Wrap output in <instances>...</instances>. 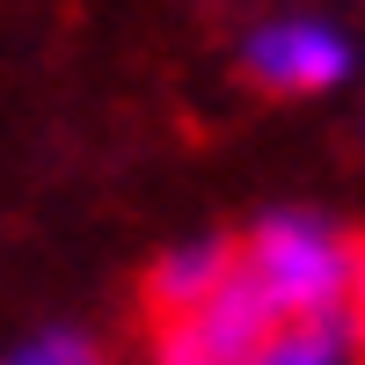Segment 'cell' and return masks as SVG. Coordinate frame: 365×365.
Returning a JSON list of instances; mask_svg holds the SVG:
<instances>
[{"mask_svg": "<svg viewBox=\"0 0 365 365\" xmlns=\"http://www.w3.org/2000/svg\"><path fill=\"white\" fill-rule=\"evenodd\" d=\"M249 365H351V344L336 322H314V329H278Z\"/></svg>", "mask_w": 365, "mask_h": 365, "instance_id": "cell-5", "label": "cell"}, {"mask_svg": "<svg viewBox=\"0 0 365 365\" xmlns=\"http://www.w3.org/2000/svg\"><path fill=\"white\" fill-rule=\"evenodd\" d=\"M351 314H358V329H365V256H358V270H351Z\"/></svg>", "mask_w": 365, "mask_h": 365, "instance_id": "cell-7", "label": "cell"}, {"mask_svg": "<svg viewBox=\"0 0 365 365\" xmlns=\"http://www.w3.org/2000/svg\"><path fill=\"white\" fill-rule=\"evenodd\" d=\"M0 365H110V358L88 329H37V336L0 351Z\"/></svg>", "mask_w": 365, "mask_h": 365, "instance_id": "cell-6", "label": "cell"}, {"mask_svg": "<svg viewBox=\"0 0 365 365\" xmlns=\"http://www.w3.org/2000/svg\"><path fill=\"white\" fill-rule=\"evenodd\" d=\"M241 73L278 96H322L358 73V44L322 15H270L241 37Z\"/></svg>", "mask_w": 365, "mask_h": 365, "instance_id": "cell-2", "label": "cell"}, {"mask_svg": "<svg viewBox=\"0 0 365 365\" xmlns=\"http://www.w3.org/2000/svg\"><path fill=\"white\" fill-rule=\"evenodd\" d=\"M351 270L358 249L322 220V212H270L234 241V278L263 299V314L278 329H314L351 307Z\"/></svg>", "mask_w": 365, "mask_h": 365, "instance_id": "cell-1", "label": "cell"}, {"mask_svg": "<svg viewBox=\"0 0 365 365\" xmlns=\"http://www.w3.org/2000/svg\"><path fill=\"white\" fill-rule=\"evenodd\" d=\"M227 278H234V241L197 234V241H175V249H161V263L146 270V292H154V307L175 322V314L205 307V299L220 292Z\"/></svg>", "mask_w": 365, "mask_h": 365, "instance_id": "cell-4", "label": "cell"}, {"mask_svg": "<svg viewBox=\"0 0 365 365\" xmlns=\"http://www.w3.org/2000/svg\"><path fill=\"white\" fill-rule=\"evenodd\" d=\"M270 336H278V322L263 314V299L241 285V278H227L205 307H190V314L168 322L161 365H249Z\"/></svg>", "mask_w": 365, "mask_h": 365, "instance_id": "cell-3", "label": "cell"}]
</instances>
